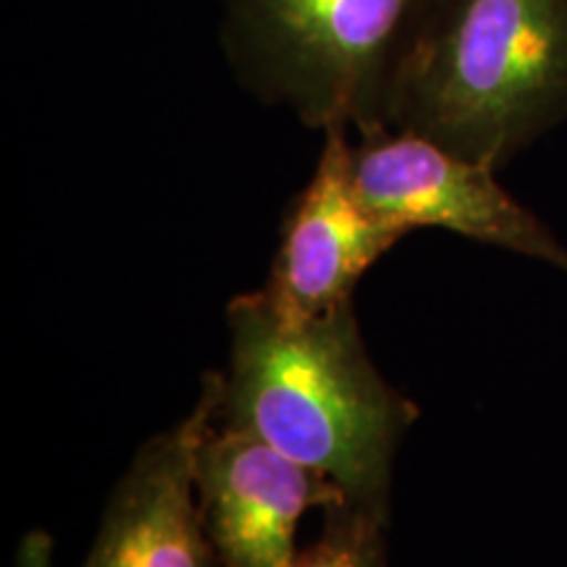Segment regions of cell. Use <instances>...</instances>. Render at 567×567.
I'll list each match as a JSON object with an SVG mask.
<instances>
[{
  "label": "cell",
  "mask_w": 567,
  "mask_h": 567,
  "mask_svg": "<svg viewBox=\"0 0 567 567\" xmlns=\"http://www.w3.org/2000/svg\"><path fill=\"white\" fill-rule=\"evenodd\" d=\"M226 321L229 371L213 421L250 431L389 517L394 457L417 408L373 365L352 302L284 318L258 289L234 297Z\"/></svg>",
  "instance_id": "obj_1"
},
{
  "label": "cell",
  "mask_w": 567,
  "mask_h": 567,
  "mask_svg": "<svg viewBox=\"0 0 567 567\" xmlns=\"http://www.w3.org/2000/svg\"><path fill=\"white\" fill-rule=\"evenodd\" d=\"M567 118V0H442L396 92L392 126L509 166Z\"/></svg>",
  "instance_id": "obj_2"
},
{
  "label": "cell",
  "mask_w": 567,
  "mask_h": 567,
  "mask_svg": "<svg viewBox=\"0 0 567 567\" xmlns=\"http://www.w3.org/2000/svg\"><path fill=\"white\" fill-rule=\"evenodd\" d=\"M442 0H221L218 48L239 87L310 130L392 126Z\"/></svg>",
  "instance_id": "obj_3"
},
{
  "label": "cell",
  "mask_w": 567,
  "mask_h": 567,
  "mask_svg": "<svg viewBox=\"0 0 567 567\" xmlns=\"http://www.w3.org/2000/svg\"><path fill=\"white\" fill-rule=\"evenodd\" d=\"M352 174L371 208L405 229H444L567 274V245L499 182V172L415 132L379 126L352 142Z\"/></svg>",
  "instance_id": "obj_4"
},
{
  "label": "cell",
  "mask_w": 567,
  "mask_h": 567,
  "mask_svg": "<svg viewBox=\"0 0 567 567\" xmlns=\"http://www.w3.org/2000/svg\"><path fill=\"white\" fill-rule=\"evenodd\" d=\"M408 237L358 193L347 130L323 132L313 174L287 205L271 274L260 287L276 313L310 318L352 302L358 281Z\"/></svg>",
  "instance_id": "obj_5"
},
{
  "label": "cell",
  "mask_w": 567,
  "mask_h": 567,
  "mask_svg": "<svg viewBox=\"0 0 567 567\" xmlns=\"http://www.w3.org/2000/svg\"><path fill=\"white\" fill-rule=\"evenodd\" d=\"M195 481L218 567H292L302 515L350 502L274 444L216 421L197 446Z\"/></svg>",
  "instance_id": "obj_6"
},
{
  "label": "cell",
  "mask_w": 567,
  "mask_h": 567,
  "mask_svg": "<svg viewBox=\"0 0 567 567\" xmlns=\"http://www.w3.org/2000/svg\"><path fill=\"white\" fill-rule=\"evenodd\" d=\"M221 373H208L182 421L140 446L113 486L82 567H218L197 502V446L216 417Z\"/></svg>",
  "instance_id": "obj_7"
},
{
  "label": "cell",
  "mask_w": 567,
  "mask_h": 567,
  "mask_svg": "<svg viewBox=\"0 0 567 567\" xmlns=\"http://www.w3.org/2000/svg\"><path fill=\"white\" fill-rule=\"evenodd\" d=\"M321 513V534L297 551L292 567H389V517L352 502H337Z\"/></svg>",
  "instance_id": "obj_8"
},
{
  "label": "cell",
  "mask_w": 567,
  "mask_h": 567,
  "mask_svg": "<svg viewBox=\"0 0 567 567\" xmlns=\"http://www.w3.org/2000/svg\"><path fill=\"white\" fill-rule=\"evenodd\" d=\"M13 567H55V544L45 530L34 528L19 542Z\"/></svg>",
  "instance_id": "obj_9"
}]
</instances>
